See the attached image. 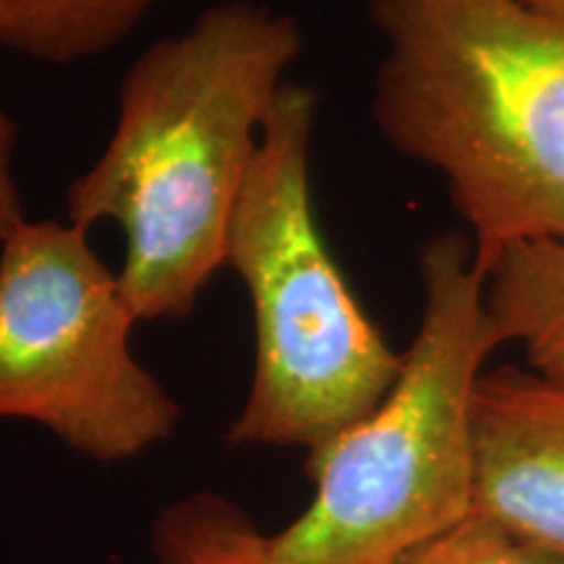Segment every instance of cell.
<instances>
[{"instance_id": "3957f363", "label": "cell", "mask_w": 564, "mask_h": 564, "mask_svg": "<svg viewBox=\"0 0 564 564\" xmlns=\"http://www.w3.org/2000/svg\"><path fill=\"white\" fill-rule=\"evenodd\" d=\"M423 314L373 411L308 455V510L272 535L285 564H403L474 512V400L505 345L460 232L421 251Z\"/></svg>"}, {"instance_id": "9c48e42d", "label": "cell", "mask_w": 564, "mask_h": 564, "mask_svg": "<svg viewBox=\"0 0 564 564\" xmlns=\"http://www.w3.org/2000/svg\"><path fill=\"white\" fill-rule=\"evenodd\" d=\"M152 549L158 564H285L274 554L272 535L215 491L167 505L154 520Z\"/></svg>"}, {"instance_id": "7a4b0ae2", "label": "cell", "mask_w": 564, "mask_h": 564, "mask_svg": "<svg viewBox=\"0 0 564 564\" xmlns=\"http://www.w3.org/2000/svg\"><path fill=\"white\" fill-rule=\"evenodd\" d=\"M384 40L373 121L434 167L484 274L564 246V19L531 0H371Z\"/></svg>"}, {"instance_id": "5b68a950", "label": "cell", "mask_w": 564, "mask_h": 564, "mask_svg": "<svg viewBox=\"0 0 564 564\" xmlns=\"http://www.w3.org/2000/svg\"><path fill=\"white\" fill-rule=\"evenodd\" d=\"M137 322L89 230L19 225L0 243V419L40 423L100 463L171 440L181 405L133 356Z\"/></svg>"}, {"instance_id": "52a82bcc", "label": "cell", "mask_w": 564, "mask_h": 564, "mask_svg": "<svg viewBox=\"0 0 564 564\" xmlns=\"http://www.w3.org/2000/svg\"><path fill=\"white\" fill-rule=\"evenodd\" d=\"M486 308L505 345L518 343L539 377L564 387V246L507 251L486 274Z\"/></svg>"}, {"instance_id": "ba28073f", "label": "cell", "mask_w": 564, "mask_h": 564, "mask_svg": "<svg viewBox=\"0 0 564 564\" xmlns=\"http://www.w3.org/2000/svg\"><path fill=\"white\" fill-rule=\"evenodd\" d=\"M162 0H0V45L47 63L95 58Z\"/></svg>"}, {"instance_id": "6da1fadb", "label": "cell", "mask_w": 564, "mask_h": 564, "mask_svg": "<svg viewBox=\"0 0 564 564\" xmlns=\"http://www.w3.org/2000/svg\"><path fill=\"white\" fill-rule=\"evenodd\" d=\"M299 53L293 17L220 3L126 70L116 129L68 186L66 212L76 228L123 230L118 282L139 322L188 316L225 267L232 212Z\"/></svg>"}, {"instance_id": "8fae6325", "label": "cell", "mask_w": 564, "mask_h": 564, "mask_svg": "<svg viewBox=\"0 0 564 564\" xmlns=\"http://www.w3.org/2000/svg\"><path fill=\"white\" fill-rule=\"evenodd\" d=\"M13 137H17V129H13L9 116L0 112V243H3L19 225L26 223L17 192V181H13L11 171V152L13 141H17Z\"/></svg>"}, {"instance_id": "277c9868", "label": "cell", "mask_w": 564, "mask_h": 564, "mask_svg": "<svg viewBox=\"0 0 564 564\" xmlns=\"http://www.w3.org/2000/svg\"><path fill=\"white\" fill-rule=\"evenodd\" d=\"M316 91L291 84L267 116L225 267L251 295L257 364L230 444L308 455L366 419L403 366L324 241L312 194Z\"/></svg>"}, {"instance_id": "30bf717a", "label": "cell", "mask_w": 564, "mask_h": 564, "mask_svg": "<svg viewBox=\"0 0 564 564\" xmlns=\"http://www.w3.org/2000/svg\"><path fill=\"white\" fill-rule=\"evenodd\" d=\"M403 564H564L518 539L484 514L470 512L447 533L408 556Z\"/></svg>"}, {"instance_id": "8992f818", "label": "cell", "mask_w": 564, "mask_h": 564, "mask_svg": "<svg viewBox=\"0 0 564 564\" xmlns=\"http://www.w3.org/2000/svg\"><path fill=\"white\" fill-rule=\"evenodd\" d=\"M474 512L564 562V387L512 366L484 371Z\"/></svg>"}]
</instances>
